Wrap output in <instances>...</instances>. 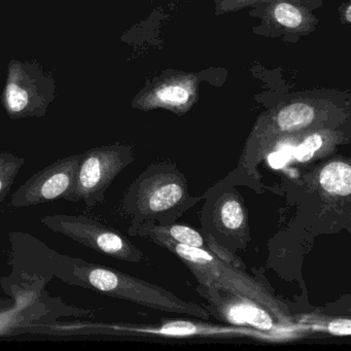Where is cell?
Listing matches in <instances>:
<instances>
[{"mask_svg": "<svg viewBox=\"0 0 351 351\" xmlns=\"http://www.w3.org/2000/svg\"><path fill=\"white\" fill-rule=\"evenodd\" d=\"M59 277L71 285L95 289L104 295L133 302L160 311L184 314L208 319L209 313L200 306L184 301L157 285L135 278L102 265L80 258L58 256Z\"/></svg>", "mask_w": 351, "mask_h": 351, "instance_id": "cell-1", "label": "cell"}, {"mask_svg": "<svg viewBox=\"0 0 351 351\" xmlns=\"http://www.w3.org/2000/svg\"><path fill=\"white\" fill-rule=\"evenodd\" d=\"M178 256L192 271L197 280L206 289L226 291L231 295L252 300L281 322H287V310L262 285L235 268H229L225 261L204 248L163 242L160 244Z\"/></svg>", "mask_w": 351, "mask_h": 351, "instance_id": "cell-2", "label": "cell"}, {"mask_svg": "<svg viewBox=\"0 0 351 351\" xmlns=\"http://www.w3.org/2000/svg\"><path fill=\"white\" fill-rule=\"evenodd\" d=\"M188 198V182L182 172L152 165L125 193L123 210L132 217V223L154 221L164 213L178 211Z\"/></svg>", "mask_w": 351, "mask_h": 351, "instance_id": "cell-3", "label": "cell"}, {"mask_svg": "<svg viewBox=\"0 0 351 351\" xmlns=\"http://www.w3.org/2000/svg\"><path fill=\"white\" fill-rule=\"evenodd\" d=\"M56 98L54 77L36 60L12 59L1 102L9 118H43Z\"/></svg>", "mask_w": 351, "mask_h": 351, "instance_id": "cell-4", "label": "cell"}, {"mask_svg": "<svg viewBox=\"0 0 351 351\" xmlns=\"http://www.w3.org/2000/svg\"><path fill=\"white\" fill-rule=\"evenodd\" d=\"M40 223L55 233L61 234L86 247L125 262H143L145 256L128 238L114 228L87 215H53Z\"/></svg>", "mask_w": 351, "mask_h": 351, "instance_id": "cell-5", "label": "cell"}, {"mask_svg": "<svg viewBox=\"0 0 351 351\" xmlns=\"http://www.w3.org/2000/svg\"><path fill=\"white\" fill-rule=\"evenodd\" d=\"M133 161L132 147L122 143L93 147L82 153L71 202L83 201L88 208L101 204L112 182Z\"/></svg>", "mask_w": 351, "mask_h": 351, "instance_id": "cell-6", "label": "cell"}, {"mask_svg": "<svg viewBox=\"0 0 351 351\" xmlns=\"http://www.w3.org/2000/svg\"><path fill=\"white\" fill-rule=\"evenodd\" d=\"M53 332L57 336L67 335H117V336H160V337H204L238 336L250 334L252 330L241 328L210 326L189 320H174L161 322L154 326L134 324H96V322H67L54 324Z\"/></svg>", "mask_w": 351, "mask_h": 351, "instance_id": "cell-7", "label": "cell"}, {"mask_svg": "<svg viewBox=\"0 0 351 351\" xmlns=\"http://www.w3.org/2000/svg\"><path fill=\"white\" fill-rule=\"evenodd\" d=\"M82 154L57 160L30 176L12 197L16 208L36 206L63 199L71 201L77 186V169Z\"/></svg>", "mask_w": 351, "mask_h": 351, "instance_id": "cell-8", "label": "cell"}, {"mask_svg": "<svg viewBox=\"0 0 351 351\" xmlns=\"http://www.w3.org/2000/svg\"><path fill=\"white\" fill-rule=\"evenodd\" d=\"M337 143L336 135L324 131L287 135L275 139L263 154L262 160H266L272 169L282 170L322 159L334 151Z\"/></svg>", "mask_w": 351, "mask_h": 351, "instance_id": "cell-9", "label": "cell"}, {"mask_svg": "<svg viewBox=\"0 0 351 351\" xmlns=\"http://www.w3.org/2000/svg\"><path fill=\"white\" fill-rule=\"evenodd\" d=\"M128 232L130 235L147 238L159 245L163 242H172L208 250L202 235L196 230L186 225H156L154 221H143L132 223Z\"/></svg>", "mask_w": 351, "mask_h": 351, "instance_id": "cell-10", "label": "cell"}, {"mask_svg": "<svg viewBox=\"0 0 351 351\" xmlns=\"http://www.w3.org/2000/svg\"><path fill=\"white\" fill-rule=\"evenodd\" d=\"M213 219L217 229L227 236H248L247 213L237 192L219 197L213 208Z\"/></svg>", "mask_w": 351, "mask_h": 351, "instance_id": "cell-11", "label": "cell"}, {"mask_svg": "<svg viewBox=\"0 0 351 351\" xmlns=\"http://www.w3.org/2000/svg\"><path fill=\"white\" fill-rule=\"evenodd\" d=\"M47 310L32 297L21 298L18 303L0 309V337L23 334V330L40 322Z\"/></svg>", "mask_w": 351, "mask_h": 351, "instance_id": "cell-12", "label": "cell"}, {"mask_svg": "<svg viewBox=\"0 0 351 351\" xmlns=\"http://www.w3.org/2000/svg\"><path fill=\"white\" fill-rule=\"evenodd\" d=\"M318 190L332 200H349L351 194V167L348 159L338 158L324 164L316 176Z\"/></svg>", "mask_w": 351, "mask_h": 351, "instance_id": "cell-13", "label": "cell"}, {"mask_svg": "<svg viewBox=\"0 0 351 351\" xmlns=\"http://www.w3.org/2000/svg\"><path fill=\"white\" fill-rule=\"evenodd\" d=\"M190 91L184 86L173 84L166 85L156 91L155 96H151L147 99L138 100V104L141 108H149V106H171V108H180L186 106L190 100Z\"/></svg>", "mask_w": 351, "mask_h": 351, "instance_id": "cell-14", "label": "cell"}, {"mask_svg": "<svg viewBox=\"0 0 351 351\" xmlns=\"http://www.w3.org/2000/svg\"><path fill=\"white\" fill-rule=\"evenodd\" d=\"M24 164V158L18 157L10 152L0 153V204L9 194Z\"/></svg>", "mask_w": 351, "mask_h": 351, "instance_id": "cell-15", "label": "cell"}, {"mask_svg": "<svg viewBox=\"0 0 351 351\" xmlns=\"http://www.w3.org/2000/svg\"><path fill=\"white\" fill-rule=\"evenodd\" d=\"M274 17L279 24L287 28L299 27L303 20L297 8L285 3H279L275 7Z\"/></svg>", "mask_w": 351, "mask_h": 351, "instance_id": "cell-16", "label": "cell"}, {"mask_svg": "<svg viewBox=\"0 0 351 351\" xmlns=\"http://www.w3.org/2000/svg\"><path fill=\"white\" fill-rule=\"evenodd\" d=\"M11 305L12 304L9 303V302L3 301V300H0V309H1V308L9 307V306Z\"/></svg>", "mask_w": 351, "mask_h": 351, "instance_id": "cell-17", "label": "cell"}]
</instances>
